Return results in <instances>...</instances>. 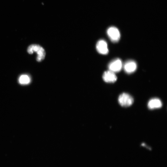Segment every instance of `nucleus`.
Listing matches in <instances>:
<instances>
[{"instance_id":"obj_6","label":"nucleus","mask_w":167,"mask_h":167,"mask_svg":"<svg viewBox=\"0 0 167 167\" xmlns=\"http://www.w3.org/2000/svg\"><path fill=\"white\" fill-rule=\"evenodd\" d=\"M125 72L128 74H131L137 70V65L136 63L133 60L127 61L123 66Z\"/></svg>"},{"instance_id":"obj_3","label":"nucleus","mask_w":167,"mask_h":167,"mask_svg":"<svg viewBox=\"0 0 167 167\" xmlns=\"http://www.w3.org/2000/svg\"><path fill=\"white\" fill-rule=\"evenodd\" d=\"M107 33L110 39L114 43L118 42L120 38V32L118 29L115 27L109 28Z\"/></svg>"},{"instance_id":"obj_5","label":"nucleus","mask_w":167,"mask_h":167,"mask_svg":"<svg viewBox=\"0 0 167 167\" xmlns=\"http://www.w3.org/2000/svg\"><path fill=\"white\" fill-rule=\"evenodd\" d=\"M96 49L97 51L101 54L107 55L109 52L108 44L104 40H100L97 42Z\"/></svg>"},{"instance_id":"obj_1","label":"nucleus","mask_w":167,"mask_h":167,"mask_svg":"<svg viewBox=\"0 0 167 167\" xmlns=\"http://www.w3.org/2000/svg\"><path fill=\"white\" fill-rule=\"evenodd\" d=\"M27 52L30 54H32L34 52L37 54L36 60L38 62H41L45 57L46 52L44 49L39 45L32 44L28 47Z\"/></svg>"},{"instance_id":"obj_9","label":"nucleus","mask_w":167,"mask_h":167,"mask_svg":"<svg viewBox=\"0 0 167 167\" xmlns=\"http://www.w3.org/2000/svg\"><path fill=\"white\" fill-rule=\"evenodd\" d=\"M20 84L26 85L29 84L30 80L29 76L26 75H22L20 77L19 80Z\"/></svg>"},{"instance_id":"obj_8","label":"nucleus","mask_w":167,"mask_h":167,"mask_svg":"<svg viewBox=\"0 0 167 167\" xmlns=\"http://www.w3.org/2000/svg\"><path fill=\"white\" fill-rule=\"evenodd\" d=\"M162 102L160 99L154 98L149 101L148 107L149 109L153 110L160 108L162 107Z\"/></svg>"},{"instance_id":"obj_2","label":"nucleus","mask_w":167,"mask_h":167,"mask_svg":"<svg viewBox=\"0 0 167 167\" xmlns=\"http://www.w3.org/2000/svg\"><path fill=\"white\" fill-rule=\"evenodd\" d=\"M118 102L122 107H127L131 105L134 102L132 97L126 93H122L118 97Z\"/></svg>"},{"instance_id":"obj_4","label":"nucleus","mask_w":167,"mask_h":167,"mask_svg":"<svg viewBox=\"0 0 167 167\" xmlns=\"http://www.w3.org/2000/svg\"><path fill=\"white\" fill-rule=\"evenodd\" d=\"M123 64L121 60L117 58L112 61L109 64L108 68L109 70L116 73L120 71L123 67Z\"/></svg>"},{"instance_id":"obj_7","label":"nucleus","mask_w":167,"mask_h":167,"mask_svg":"<svg viewBox=\"0 0 167 167\" xmlns=\"http://www.w3.org/2000/svg\"><path fill=\"white\" fill-rule=\"evenodd\" d=\"M103 78L105 82L108 83L115 82L117 79L115 73L109 70L104 72Z\"/></svg>"}]
</instances>
